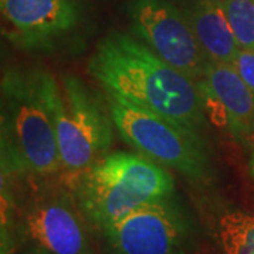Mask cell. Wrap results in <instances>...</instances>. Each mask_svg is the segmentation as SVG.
Segmentation results:
<instances>
[{"instance_id": "6da1fadb", "label": "cell", "mask_w": 254, "mask_h": 254, "mask_svg": "<svg viewBox=\"0 0 254 254\" xmlns=\"http://www.w3.org/2000/svg\"><path fill=\"white\" fill-rule=\"evenodd\" d=\"M88 69L108 92L202 137L206 126L199 83L165 63L133 34L112 31L89 58Z\"/></svg>"}, {"instance_id": "7a4b0ae2", "label": "cell", "mask_w": 254, "mask_h": 254, "mask_svg": "<svg viewBox=\"0 0 254 254\" xmlns=\"http://www.w3.org/2000/svg\"><path fill=\"white\" fill-rule=\"evenodd\" d=\"M1 174L54 177L61 173L54 122L46 95V71L13 68L0 86Z\"/></svg>"}, {"instance_id": "3957f363", "label": "cell", "mask_w": 254, "mask_h": 254, "mask_svg": "<svg viewBox=\"0 0 254 254\" xmlns=\"http://www.w3.org/2000/svg\"><path fill=\"white\" fill-rule=\"evenodd\" d=\"M7 177L13 232L28 254H93L86 216L64 185L53 177Z\"/></svg>"}, {"instance_id": "277c9868", "label": "cell", "mask_w": 254, "mask_h": 254, "mask_svg": "<svg viewBox=\"0 0 254 254\" xmlns=\"http://www.w3.org/2000/svg\"><path fill=\"white\" fill-rule=\"evenodd\" d=\"M75 196L88 220L103 232L134 209L173 196L168 170L141 154L105 155L73 182Z\"/></svg>"}, {"instance_id": "5b68a950", "label": "cell", "mask_w": 254, "mask_h": 254, "mask_svg": "<svg viewBox=\"0 0 254 254\" xmlns=\"http://www.w3.org/2000/svg\"><path fill=\"white\" fill-rule=\"evenodd\" d=\"M46 95L60 153L61 173L75 182L108 155L116 130L108 100L79 76L65 75L63 88L46 72Z\"/></svg>"}, {"instance_id": "8992f818", "label": "cell", "mask_w": 254, "mask_h": 254, "mask_svg": "<svg viewBox=\"0 0 254 254\" xmlns=\"http://www.w3.org/2000/svg\"><path fill=\"white\" fill-rule=\"evenodd\" d=\"M115 127L127 144L151 161L181 173L190 182L212 178V165L202 137L119 96L108 95Z\"/></svg>"}, {"instance_id": "52a82bcc", "label": "cell", "mask_w": 254, "mask_h": 254, "mask_svg": "<svg viewBox=\"0 0 254 254\" xmlns=\"http://www.w3.org/2000/svg\"><path fill=\"white\" fill-rule=\"evenodd\" d=\"M126 10L133 36L190 79H203L208 58L185 13L171 0H128Z\"/></svg>"}, {"instance_id": "ba28073f", "label": "cell", "mask_w": 254, "mask_h": 254, "mask_svg": "<svg viewBox=\"0 0 254 254\" xmlns=\"http://www.w3.org/2000/svg\"><path fill=\"white\" fill-rule=\"evenodd\" d=\"M3 37L26 51H53L85 26L79 0H0Z\"/></svg>"}, {"instance_id": "9c48e42d", "label": "cell", "mask_w": 254, "mask_h": 254, "mask_svg": "<svg viewBox=\"0 0 254 254\" xmlns=\"http://www.w3.org/2000/svg\"><path fill=\"white\" fill-rule=\"evenodd\" d=\"M103 233L118 254H184L190 222L168 196L134 209Z\"/></svg>"}, {"instance_id": "30bf717a", "label": "cell", "mask_w": 254, "mask_h": 254, "mask_svg": "<svg viewBox=\"0 0 254 254\" xmlns=\"http://www.w3.org/2000/svg\"><path fill=\"white\" fill-rule=\"evenodd\" d=\"M199 88L222 108L227 127L237 141L254 140V95L232 64L209 63Z\"/></svg>"}, {"instance_id": "8fae6325", "label": "cell", "mask_w": 254, "mask_h": 254, "mask_svg": "<svg viewBox=\"0 0 254 254\" xmlns=\"http://www.w3.org/2000/svg\"><path fill=\"white\" fill-rule=\"evenodd\" d=\"M184 13L209 63H233L240 46L222 0H192Z\"/></svg>"}, {"instance_id": "7c38bea8", "label": "cell", "mask_w": 254, "mask_h": 254, "mask_svg": "<svg viewBox=\"0 0 254 254\" xmlns=\"http://www.w3.org/2000/svg\"><path fill=\"white\" fill-rule=\"evenodd\" d=\"M215 236L223 254H254V215L223 209L215 222Z\"/></svg>"}, {"instance_id": "4fadbf2b", "label": "cell", "mask_w": 254, "mask_h": 254, "mask_svg": "<svg viewBox=\"0 0 254 254\" xmlns=\"http://www.w3.org/2000/svg\"><path fill=\"white\" fill-rule=\"evenodd\" d=\"M222 3L240 48L254 51V0H223Z\"/></svg>"}, {"instance_id": "5bb4252c", "label": "cell", "mask_w": 254, "mask_h": 254, "mask_svg": "<svg viewBox=\"0 0 254 254\" xmlns=\"http://www.w3.org/2000/svg\"><path fill=\"white\" fill-rule=\"evenodd\" d=\"M233 68L236 69L240 78L245 81V83L249 86V89L253 92L254 95V51L253 50H243L240 51L233 60Z\"/></svg>"}, {"instance_id": "9a60e30c", "label": "cell", "mask_w": 254, "mask_h": 254, "mask_svg": "<svg viewBox=\"0 0 254 254\" xmlns=\"http://www.w3.org/2000/svg\"><path fill=\"white\" fill-rule=\"evenodd\" d=\"M249 168H250V173H252V175H253L254 178V150L252 151L250 158H249Z\"/></svg>"}, {"instance_id": "2e32d148", "label": "cell", "mask_w": 254, "mask_h": 254, "mask_svg": "<svg viewBox=\"0 0 254 254\" xmlns=\"http://www.w3.org/2000/svg\"><path fill=\"white\" fill-rule=\"evenodd\" d=\"M222 1H223V0H222Z\"/></svg>"}]
</instances>
